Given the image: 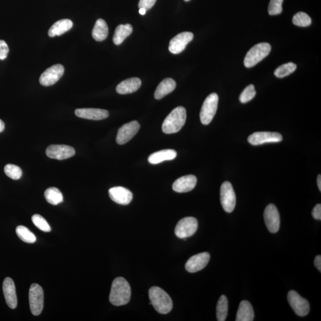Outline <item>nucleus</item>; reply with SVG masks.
<instances>
[{
    "label": "nucleus",
    "mask_w": 321,
    "mask_h": 321,
    "mask_svg": "<svg viewBox=\"0 0 321 321\" xmlns=\"http://www.w3.org/2000/svg\"><path fill=\"white\" fill-rule=\"evenodd\" d=\"M131 297V288L123 277L116 278L113 282L109 299L113 305H125L129 302Z\"/></svg>",
    "instance_id": "obj_1"
},
{
    "label": "nucleus",
    "mask_w": 321,
    "mask_h": 321,
    "mask_svg": "<svg viewBox=\"0 0 321 321\" xmlns=\"http://www.w3.org/2000/svg\"><path fill=\"white\" fill-rule=\"evenodd\" d=\"M186 120V109L183 107H177L165 118L162 123V131L166 134H175L181 131Z\"/></svg>",
    "instance_id": "obj_2"
},
{
    "label": "nucleus",
    "mask_w": 321,
    "mask_h": 321,
    "mask_svg": "<svg viewBox=\"0 0 321 321\" xmlns=\"http://www.w3.org/2000/svg\"><path fill=\"white\" fill-rule=\"evenodd\" d=\"M149 297L152 306L161 314H167L173 309V301L170 296L159 287H152L149 290Z\"/></svg>",
    "instance_id": "obj_3"
},
{
    "label": "nucleus",
    "mask_w": 321,
    "mask_h": 321,
    "mask_svg": "<svg viewBox=\"0 0 321 321\" xmlns=\"http://www.w3.org/2000/svg\"><path fill=\"white\" fill-rule=\"evenodd\" d=\"M271 51V46L270 44L262 43L256 44L246 54L244 60L245 67L247 68L253 67L267 57Z\"/></svg>",
    "instance_id": "obj_4"
},
{
    "label": "nucleus",
    "mask_w": 321,
    "mask_h": 321,
    "mask_svg": "<svg viewBox=\"0 0 321 321\" xmlns=\"http://www.w3.org/2000/svg\"><path fill=\"white\" fill-rule=\"evenodd\" d=\"M218 96L217 93H212L207 96L204 102L200 113L201 123L207 125L211 122L217 112L218 104Z\"/></svg>",
    "instance_id": "obj_5"
},
{
    "label": "nucleus",
    "mask_w": 321,
    "mask_h": 321,
    "mask_svg": "<svg viewBox=\"0 0 321 321\" xmlns=\"http://www.w3.org/2000/svg\"><path fill=\"white\" fill-rule=\"evenodd\" d=\"M220 200L224 211L231 213L236 204V196L230 182H224L221 186Z\"/></svg>",
    "instance_id": "obj_6"
},
{
    "label": "nucleus",
    "mask_w": 321,
    "mask_h": 321,
    "mask_svg": "<svg viewBox=\"0 0 321 321\" xmlns=\"http://www.w3.org/2000/svg\"><path fill=\"white\" fill-rule=\"evenodd\" d=\"M29 298L30 311L35 316H38L44 308L43 288L37 284H32L29 289Z\"/></svg>",
    "instance_id": "obj_7"
},
{
    "label": "nucleus",
    "mask_w": 321,
    "mask_h": 321,
    "mask_svg": "<svg viewBox=\"0 0 321 321\" xmlns=\"http://www.w3.org/2000/svg\"><path fill=\"white\" fill-rule=\"evenodd\" d=\"M198 228V223L195 218H184L177 224L175 234L180 239H186L192 236L197 230Z\"/></svg>",
    "instance_id": "obj_8"
},
{
    "label": "nucleus",
    "mask_w": 321,
    "mask_h": 321,
    "mask_svg": "<svg viewBox=\"0 0 321 321\" xmlns=\"http://www.w3.org/2000/svg\"><path fill=\"white\" fill-rule=\"evenodd\" d=\"M287 300L290 306L296 314L300 317L306 316L310 311V305L308 301L293 290L288 293Z\"/></svg>",
    "instance_id": "obj_9"
},
{
    "label": "nucleus",
    "mask_w": 321,
    "mask_h": 321,
    "mask_svg": "<svg viewBox=\"0 0 321 321\" xmlns=\"http://www.w3.org/2000/svg\"><path fill=\"white\" fill-rule=\"evenodd\" d=\"M248 140L251 145L257 146L264 143L280 142L283 137L277 132H258L250 135Z\"/></svg>",
    "instance_id": "obj_10"
},
{
    "label": "nucleus",
    "mask_w": 321,
    "mask_h": 321,
    "mask_svg": "<svg viewBox=\"0 0 321 321\" xmlns=\"http://www.w3.org/2000/svg\"><path fill=\"white\" fill-rule=\"evenodd\" d=\"M65 73V68L62 65H55L46 70L41 74L40 78V84L45 87L53 85L57 83Z\"/></svg>",
    "instance_id": "obj_11"
},
{
    "label": "nucleus",
    "mask_w": 321,
    "mask_h": 321,
    "mask_svg": "<svg viewBox=\"0 0 321 321\" xmlns=\"http://www.w3.org/2000/svg\"><path fill=\"white\" fill-rule=\"evenodd\" d=\"M264 217L268 230L272 233L277 232L280 226V217L275 205H268L265 209Z\"/></svg>",
    "instance_id": "obj_12"
},
{
    "label": "nucleus",
    "mask_w": 321,
    "mask_h": 321,
    "mask_svg": "<svg viewBox=\"0 0 321 321\" xmlns=\"http://www.w3.org/2000/svg\"><path fill=\"white\" fill-rule=\"evenodd\" d=\"M140 129V124L137 121L124 124L119 129L116 141L119 145H123L130 140L137 134Z\"/></svg>",
    "instance_id": "obj_13"
},
{
    "label": "nucleus",
    "mask_w": 321,
    "mask_h": 321,
    "mask_svg": "<svg viewBox=\"0 0 321 321\" xmlns=\"http://www.w3.org/2000/svg\"><path fill=\"white\" fill-rule=\"evenodd\" d=\"M46 154L50 159L63 160L74 156L75 150L70 146L52 145L47 148Z\"/></svg>",
    "instance_id": "obj_14"
},
{
    "label": "nucleus",
    "mask_w": 321,
    "mask_h": 321,
    "mask_svg": "<svg viewBox=\"0 0 321 321\" xmlns=\"http://www.w3.org/2000/svg\"><path fill=\"white\" fill-rule=\"evenodd\" d=\"M193 39V34L192 32H184L177 35L170 41L169 51L174 54L181 53Z\"/></svg>",
    "instance_id": "obj_15"
},
{
    "label": "nucleus",
    "mask_w": 321,
    "mask_h": 321,
    "mask_svg": "<svg viewBox=\"0 0 321 321\" xmlns=\"http://www.w3.org/2000/svg\"><path fill=\"white\" fill-rule=\"evenodd\" d=\"M210 259V254L207 252H203L195 254L188 260L185 268L190 273H194L203 270L206 267Z\"/></svg>",
    "instance_id": "obj_16"
},
{
    "label": "nucleus",
    "mask_w": 321,
    "mask_h": 321,
    "mask_svg": "<svg viewBox=\"0 0 321 321\" xmlns=\"http://www.w3.org/2000/svg\"><path fill=\"white\" fill-rule=\"evenodd\" d=\"M109 193L111 199L118 204L126 206L132 201V193L125 187L118 186L111 188Z\"/></svg>",
    "instance_id": "obj_17"
},
{
    "label": "nucleus",
    "mask_w": 321,
    "mask_h": 321,
    "mask_svg": "<svg viewBox=\"0 0 321 321\" xmlns=\"http://www.w3.org/2000/svg\"><path fill=\"white\" fill-rule=\"evenodd\" d=\"M2 289L7 305L11 309H15L18 306V298L15 285L12 278L9 277L5 278L2 284Z\"/></svg>",
    "instance_id": "obj_18"
},
{
    "label": "nucleus",
    "mask_w": 321,
    "mask_h": 321,
    "mask_svg": "<svg viewBox=\"0 0 321 321\" xmlns=\"http://www.w3.org/2000/svg\"><path fill=\"white\" fill-rule=\"evenodd\" d=\"M196 183H197V179L195 176H184L174 182L173 189L178 193H186L194 189Z\"/></svg>",
    "instance_id": "obj_19"
},
{
    "label": "nucleus",
    "mask_w": 321,
    "mask_h": 321,
    "mask_svg": "<svg viewBox=\"0 0 321 321\" xmlns=\"http://www.w3.org/2000/svg\"><path fill=\"white\" fill-rule=\"evenodd\" d=\"M75 115L80 118L88 120H101L109 116L107 110L98 109H79L75 110Z\"/></svg>",
    "instance_id": "obj_20"
},
{
    "label": "nucleus",
    "mask_w": 321,
    "mask_h": 321,
    "mask_svg": "<svg viewBox=\"0 0 321 321\" xmlns=\"http://www.w3.org/2000/svg\"><path fill=\"white\" fill-rule=\"evenodd\" d=\"M141 85L142 81L139 78L132 77L120 82L116 87V91L121 95L134 93L139 89Z\"/></svg>",
    "instance_id": "obj_21"
},
{
    "label": "nucleus",
    "mask_w": 321,
    "mask_h": 321,
    "mask_svg": "<svg viewBox=\"0 0 321 321\" xmlns=\"http://www.w3.org/2000/svg\"><path fill=\"white\" fill-rule=\"evenodd\" d=\"M176 157V151L173 149H164L152 154L148 158V162L151 164H158L164 160H173Z\"/></svg>",
    "instance_id": "obj_22"
},
{
    "label": "nucleus",
    "mask_w": 321,
    "mask_h": 321,
    "mask_svg": "<svg viewBox=\"0 0 321 321\" xmlns=\"http://www.w3.org/2000/svg\"><path fill=\"white\" fill-rule=\"evenodd\" d=\"M176 83L173 79L166 78L160 83L154 93L155 98L160 99L175 90Z\"/></svg>",
    "instance_id": "obj_23"
},
{
    "label": "nucleus",
    "mask_w": 321,
    "mask_h": 321,
    "mask_svg": "<svg viewBox=\"0 0 321 321\" xmlns=\"http://www.w3.org/2000/svg\"><path fill=\"white\" fill-rule=\"evenodd\" d=\"M254 311L250 302L247 300L241 301L237 312L236 321H253Z\"/></svg>",
    "instance_id": "obj_24"
},
{
    "label": "nucleus",
    "mask_w": 321,
    "mask_h": 321,
    "mask_svg": "<svg viewBox=\"0 0 321 321\" xmlns=\"http://www.w3.org/2000/svg\"><path fill=\"white\" fill-rule=\"evenodd\" d=\"M73 22L69 19L57 21L49 29L48 35L50 37L62 35L69 31L73 27Z\"/></svg>",
    "instance_id": "obj_25"
},
{
    "label": "nucleus",
    "mask_w": 321,
    "mask_h": 321,
    "mask_svg": "<svg viewBox=\"0 0 321 321\" xmlns=\"http://www.w3.org/2000/svg\"><path fill=\"white\" fill-rule=\"evenodd\" d=\"M92 34L94 40L99 42L106 40L109 35V27L106 21L98 19L94 26Z\"/></svg>",
    "instance_id": "obj_26"
},
{
    "label": "nucleus",
    "mask_w": 321,
    "mask_h": 321,
    "mask_svg": "<svg viewBox=\"0 0 321 321\" xmlns=\"http://www.w3.org/2000/svg\"><path fill=\"white\" fill-rule=\"evenodd\" d=\"M133 32V27L131 24H120L115 30L113 42L117 46L120 45L125 39L129 37Z\"/></svg>",
    "instance_id": "obj_27"
},
{
    "label": "nucleus",
    "mask_w": 321,
    "mask_h": 321,
    "mask_svg": "<svg viewBox=\"0 0 321 321\" xmlns=\"http://www.w3.org/2000/svg\"><path fill=\"white\" fill-rule=\"evenodd\" d=\"M44 196L49 204L57 206L63 202V196L62 193L56 187L48 188L44 193Z\"/></svg>",
    "instance_id": "obj_28"
},
{
    "label": "nucleus",
    "mask_w": 321,
    "mask_h": 321,
    "mask_svg": "<svg viewBox=\"0 0 321 321\" xmlns=\"http://www.w3.org/2000/svg\"><path fill=\"white\" fill-rule=\"evenodd\" d=\"M229 310L228 299L225 295H222L217 304V318L218 321H225L228 317Z\"/></svg>",
    "instance_id": "obj_29"
},
{
    "label": "nucleus",
    "mask_w": 321,
    "mask_h": 321,
    "mask_svg": "<svg viewBox=\"0 0 321 321\" xmlns=\"http://www.w3.org/2000/svg\"><path fill=\"white\" fill-rule=\"evenodd\" d=\"M16 234L19 239L27 243H34L37 241V237L32 232L26 227L19 226L16 229Z\"/></svg>",
    "instance_id": "obj_30"
},
{
    "label": "nucleus",
    "mask_w": 321,
    "mask_h": 321,
    "mask_svg": "<svg viewBox=\"0 0 321 321\" xmlns=\"http://www.w3.org/2000/svg\"><path fill=\"white\" fill-rule=\"evenodd\" d=\"M297 66L293 63H288L279 66L275 71V74L278 78H283V77L290 75L296 70Z\"/></svg>",
    "instance_id": "obj_31"
},
{
    "label": "nucleus",
    "mask_w": 321,
    "mask_h": 321,
    "mask_svg": "<svg viewBox=\"0 0 321 321\" xmlns=\"http://www.w3.org/2000/svg\"><path fill=\"white\" fill-rule=\"evenodd\" d=\"M292 21L295 25L300 27L309 26L312 23L311 18L308 14L301 12L296 13Z\"/></svg>",
    "instance_id": "obj_32"
},
{
    "label": "nucleus",
    "mask_w": 321,
    "mask_h": 321,
    "mask_svg": "<svg viewBox=\"0 0 321 321\" xmlns=\"http://www.w3.org/2000/svg\"><path fill=\"white\" fill-rule=\"evenodd\" d=\"M4 173L10 179L19 180L22 178V171L18 166L13 164H7L4 167Z\"/></svg>",
    "instance_id": "obj_33"
},
{
    "label": "nucleus",
    "mask_w": 321,
    "mask_h": 321,
    "mask_svg": "<svg viewBox=\"0 0 321 321\" xmlns=\"http://www.w3.org/2000/svg\"><path fill=\"white\" fill-rule=\"evenodd\" d=\"M32 221L33 223L34 224V225L37 228L41 229V231L44 232H50L51 231L50 226H49L45 218L43 217L42 216L39 214H35L32 216Z\"/></svg>",
    "instance_id": "obj_34"
},
{
    "label": "nucleus",
    "mask_w": 321,
    "mask_h": 321,
    "mask_svg": "<svg viewBox=\"0 0 321 321\" xmlns=\"http://www.w3.org/2000/svg\"><path fill=\"white\" fill-rule=\"evenodd\" d=\"M256 90L253 85H249L246 87L242 93H241L239 100L242 103L245 104L253 99L256 95Z\"/></svg>",
    "instance_id": "obj_35"
},
{
    "label": "nucleus",
    "mask_w": 321,
    "mask_h": 321,
    "mask_svg": "<svg viewBox=\"0 0 321 321\" xmlns=\"http://www.w3.org/2000/svg\"><path fill=\"white\" fill-rule=\"evenodd\" d=\"M284 0H271L269 5H268V13L271 16L278 15L282 13Z\"/></svg>",
    "instance_id": "obj_36"
},
{
    "label": "nucleus",
    "mask_w": 321,
    "mask_h": 321,
    "mask_svg": "<svg viewBox=\"0 0 321 321\" xmlns=\"http://www.w3.org/2000/svg\"><path fill=\"white\" fill-rule=\"evenodd\" d=\"M9 49L6 43L3 40H0V60H3L7 57Z\"/></svg>",
    "instance_id": "obj_37"
},
{
    "label": "nucleus",
    "mask_w": 321,
    "mask_h": 321,
    "mask_svg": "<svg viewBox=\"0 0 321 321\" xmlns=\"http://www.w3.org/2000/svg\"><path fill=\"white\" fill-rule=\"evenodd\" d=\"M156 1L157 0H140L138 6H139V9L143 8L147 11L154 6Z\"/></svg>",
    "instance_id": "obj_38"
},
{
    "label": "nucleus",
    "mask_w": 321,
    "mask_h": 321,
    "mask_svg": "<svg viewBox=\"0 0 321 321\" xmlns=\"http://www.w3.org/2000/svg\"><path fill=\"white\" fill-rule=\"evenodd\" d=\"M312 214L315 219L321 220V205L317 204L312 210Z\"/></svg>",
    "instance_id": "obj_39"
},
{
    "label": "nucleus",
    "mask_w": 321,
    "mask_h": 321,
    "mask_svg": "<svg viewBox=\"0 0 321 321\" xmlns=\"http://www.w3.org/2000/svg\"><path fill=\"white\" fill-rule=\"evenodd\" d=\"M315 267L321 272V256L318 255L315 259L314 261Z\"/></svg>",
    "instance_id": "obj_40"
},
{
    "label": "nucleus",
    "mask_w": 321,
    "mask_h": 321,
    "mask_svg": "<svg viewBox=\"0 0 321 321\" xmlns=\"http://www.w3.org/2000/svg\"><path fill=\"white\" fill-rule=\"evenodd\" d=\"M317 184H318V187L319 188L320 191L321 192V176L320 174L318 175V178H317Z\"/></svg>",
    "instance_id": "obj_41"
},
{
    "label": "nucleus",
    "mask_w": 321,
    "mask_h": 321,
    "mask_svg": "<svg viewBox=\"0 0 321 321\" xmlns=\"http://www.w3.org/2000/svg\"><path fill=\"white\" fill-rule=\"evenodd\" d=\"M5 128V124L3 121L0 119V133L3 132Z\"/></svg>",
    "instance_id": "obj_42"
},
{
    "label": "nucleus",
    "mask_w": 321,
    "mask_h": 321,
    "mask_svg": "<svg viewBox=\"0 0 321 321\" xmlns=\"http://www.w3.org/2000/svg\"><path fill=\"white\" fill-rule=\"evenodd\" d=\"M139 12L141 15H145L146 13V10L145 9H143V8H141V9H139Z\"/></svg>",
    "instance_id": "obj_43"
},
{
    "label": "nucleus",
    "mask_w": 321,
    "mask_h": 321,
    "mask_svg": "<svg viewBox=\"0 0 321 321\" xmlns=\"http://www.w3.org/2000/svg\"><path fill=\"white\" fill-rule=\"evenodd\" d=\"M185 1H189L190 0H184Z\"/></svg>",
    "instance_id": "obj_44"
}]
</instances>
